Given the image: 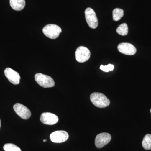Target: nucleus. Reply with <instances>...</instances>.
Masks as SVG:
<instances>
[{"mask_svg": "<svg viewBox=\"0 0 151 151\" xmlns=\"http://www.w3.org/2000/svg\"><path fill=\"white\" fill-rule=\"evenodd\" d=\"M90 100L93 105L99 108H104L110 105V101L104 94L94 92L90 95Z\"/></svg>", "mask_w": 151, "mask_h": 151, "instance_id": "1", "label": "nucleus"}, {"mask_svg": "<svg viewBox=\"0 0 151 151\" xmlns=\"http://www.w3.org/2000/svg\"><path fill=\"white\" fill-rule=\"evenodd\" d=\"M36 81L44 88H50L55 85L54 80L50 76L41 73H36L35 76Z\"/></svg>", "mask_w": 151, "mask_h": 151, "instance_id": "2", "label": "nucleus"}, {"mask_svg": "<svg viewBox=\"0 0 151 151\" xmlns=\"http://www.w3.org/2000/svg\"><path fill=\"white\" fill-rule=\"evenodd\" d=\"M44 34L51 39H55L59 37L62 32L61 28L54 24L47 25L42 29Z\"/></svg>", "mask_w": 151, "mask_h": 151, "instance_id": "3", "label": "nucleus"}, {"mask_svg": "<svg viewBox=\"0 0 151 151\" xmlns=\"http://www.w3.org/2000/svg\"><path fill=\"white\" fill-rule=\"evenodd\" d=\"M85 19L89 27L96 29L98 25V19L94 10L91 8L86 9L85 11Z\"/></svg>", "mask_w": 151, "mask_h": 151, "instance_id": "4", "label": "nucleus"}, {"mask_svg": "<svg viewBox=\"0 0 151 151\" xmlns=\"http://www.w3.org/2000/svg\"><path fill=\"white\" fill-rule=\"evenodd\" d=\"M91 53L89 49L85 47L79 46L75 52L76 59L79 63H84L89 60Z\"/></svg>", "mask_w": 151, "mask_h": 151, "instance_id": "5", "label": "nucleus"}, {"mask_svg": "<svg viewBox=\"0 0 151 151\" xmlns=\"http://www.w3.org/2000/svg\"><path fill=\"white\" fill-rule=\"evenodd\" d=\"M13 108L15 113L22 119L27 120L30 118L31 111L24 105L20 103H16L14 105Z\"/></svg>", "mask_w": 151, "mask_h": 151, "instance_id": "6", "label": "nucleus"}, {"mask_svg": "<svg viewBox=\"0 0 151 151\" xmlns=\"http://www.w3.org/2000/svg\"><path fill=\"white\" fill-rule=\"evenodd\" d=\"M111 140V134L108 133H100L96 136L95 145L97 148H101L110 142Z\"/></svg>", "mask_w": 151, "mask_h": 151, "instance_id": "7", "label": "nucleus"}, {"mask_svg": "<svg viewBox=\"0 0 151 151\" xmlns=\"http://www.w3.org/2000/svg\"><path fill=\"white\" fill-rule=\"evenodd\" d=\"M69 135L64 131H56L52 132L50 135V139L54 143L64 142L68 139Z\"/></svg>", "mask_w": 151, "mask_h": 151, "instance_id": "8", "label": "nucleus"}, {"mask_svg": "<svg viewBox=\"0 0 151 151\" xmlns=\"http://www.w3.org/2000/svg\"><path fill=\"white\" fill-rule=\"evenodd\" d=\"M40 120L43 124L53 125L58 122L59 119L56 115L53 113L45 112L41 114Z\"/></svg>", "mask_w": 151, "mask_h": 151, "instance_id": "9", "label": "nucleus"}, {"mask_svg": "<svg viewBox=\"0 0 151 151\" xmlns=\"http://www.w3.org/2000/svg\"><path fill=\"white\" fill-rule=\"evenodd\" d=\"M119 51L122 54L133 55L137 52V49L131 43H121L118 46Z\"/></svg>", "mask_w": 151, "mask_h": 151, "instance_id": "10", "label": "nucleus"}, {"mask_svg": "<svg viewBox=\"0 0 151 151\" xmlns=\"http://www.w3.org/2000/svg\"><path fill=\"white\" fill-rule=\"evenodd\" d=\"M5 75L9 81L12 84L17 85L19 84L21 77L17 71L10 68H7L4 70Z\"/></svg>", "mask_w": 151, "mask_h": 151, "instance_id": "11", "label": "nucleus"}, {"mask_svg": "<svg viewBox=\"0 0 151 151\" xmlns=\"http://www.w3.org/2000/svg\"><path fill=\"white\" fill-rule=\"evenodd\" d=\"M11 7L14 10L21 11L24 9L25 6V0H10Z\"/></svg>", "mask_w": 151, "mask_h": 151, "instance_id": "12", "label": "nucleus"}, {"mask_svg": "<svg viewBox=\"0 0 151 151\" xmlns=\"http://www.w3.org/2000/svg\"><path fill=\"white\" fill-rule=\"evenodd\" d=\"M142 145L146 150H151V135L147 134L143 139Z\"/></svg>", "mask_w": 151, "mask_h": 151, "instance_id": "13", "label": "nucleus"}, {"mask_svg": "<svg viewBox=\"0 0 151 151\" xmlns=\"http://www.w3.org/2000/svg\"><path fill=\"white\" fill-rule=\"evenodd\" d=\"M124 11L122 9L116 8L113 12V20L115 21H118L124 16Z\"/></svg>", "mask_w": 151, "mask_h": 151, "instance_id": "14", "label": "nucleus"}, {"mask_svg": "<svg viewBox=\"0 0 151 151\" xmlns=\"http://www.w3.org/2000/svg\"><path fill=\"white\" fill-rule=\"evenodd\" d=\"M117 33L120 35L123 36L127 35L128 33V27L126 23H123L117 28L116 29Z\"/></svg>", "mask_w": 151, "mask_h": 151, "instance_id": "15", "label": "nucleus"}, {"mask_svg": "<svg viewBox=\"0 0 151 151\" xmlns=\"http://www.w3.org/2000/svg\"><path fill=\"white\" fill-rule=\"evenodd\" d=\"M4 149L5 151H22L18 147L11 143L5 144L4 146Z\"/></svg>", "mask_w": 151, "mask_h": 151, "instance_id": "16", "label": "nucleus"}, {"mask_svg": "<svg viewBox=\"0 0 151 151\" xmlns=\"http://www.w3.org/2000/svg\"><path fill=\"white\" fill-rule=\"evenodd\" d=\"M114 66L113 64H109L107 65H100V69L104 72H108L109 71H113L114 69Z\"/></svg>", "mask_w": 151, "mask_h": 151, "instance_id": "17", "label": "nucleus"}, {"mask_svg": "<svg viewBox=\"0 0 151 151\" xmlns=\"http://www.w3.org/2000/svg\"><path fill=\"white\" fill-rule=\"evenodd\" d=\"M47 140L46 139H44V140H43V142H47Z\"/></svg>", "mask_w": 151, "mask_h": 151, "instance_id": "18", "label": "nucleus"}, {"mask_svg": "<svg viewBox=\"0 0 151 151\" xmlns=\"http://www.w3.org/2000/svg\"><path fill=\"white\" fill-rule=\"evenodd\" d=\"M1 120H0V128H1Z\"/></svg>", "mask_w": 151, "mask_h": 151, "instance_id": "19", "label": "nucleus"}, {"mask_svg": "<svg viewBox=\"0 0 151 151\" xmlns=\"http://www.w3.org/2000/svg\"><path fill=\"white\" fill-rule=\"evenodd\" d=\"M150 112H151V109H150Z\"/></svg>", "mask_w": 151, "mask_h": 151, "instance_id": "20", "label": "nucleus"}]
</instances>
